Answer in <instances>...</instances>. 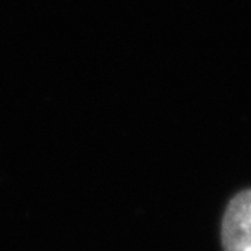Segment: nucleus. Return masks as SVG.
<instances>
[{
	"label": "nucleus",
	"instance_id": "nucleus-1",
	"mask_svg": "<svg viewBox=\"0 0 251 251\" xmlns=\"http://www.w3.org/2000/svg\"><path fill=\"white\" fill-rule=\"evenodd\" d=\"M224 251H251V189L238 192L228 201L221 223Z\"/></svg>",
	"mask_w": 251,
	"mask_h": 251
}]
</instances>
